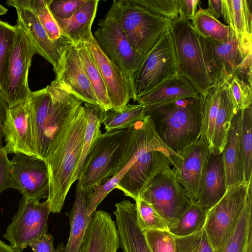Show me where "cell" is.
Wrapping results in <instances>:
<instances>
[{"instance_id": "obj_1", "label": "cell", "mask_w": 252, "mask_h": 252, "mask_svg": "<svg viewBox=\"0 0 252 252\" xmlns=\"http://www.w3.org/2000/svg\"><path fill=\"white\" fill-rule=\"evenodd\" d=\"M35 151L45 161L54 152L83 102L55 79L28 99Z\"/></svg>"}, {"instance_id": "obj_2", "label": "cell", "mask_w": 252, "mask_h": 252, "mask_svg": "<svg viewBox=\"0 0 252 252\" xmlns=\"http://www.w3.org/2000/svg\"><path fill=\"white\" fill-rule=\"evenodd\" d=\"M202 96L184 98L161 104L145 106L159 137L176 155L201 136Z\"/></svg>"}, {"instance_id": "obj_3", "label": "cell", "mask_w": 252, "mask_h": 252, "mask_svg": "<svg viewBox=\"0 0 252 252\" xmlns=\"http://www.w3.org/2000/svg\"><path fill=\"white\" fill-rule=\"evenodd\" d=\"M135 162L122 177L116 189L125 195L137 200L152 180L159 173L172 166L177 155L162 142L155 127L149 126L134 137L129 147Z\"/></svg>"}, {"instance_id": "obj_4", "label": "cell", "mask_w": 252, "mask_h": 252, "mask_svg": "<svg viewBox=\"0 0 252 252\" xmlns=\"http://www.w3.org/2000/svg\"><path fill=\"white\" fill-rule=\"evenodd\" d=\"M86 118L83 105L77 111L59 144L44 161L49 177L47 200L50 212L59 213L74 183L73 177L82 149Z\"/></svg>"}, {"instance_id": "obj_5", "label": "cell", "mask_w": 252, "mask_h": 252, "mask_svg": "<svg viewBox=\"0 0 252 252\" xmlns=\"http://www.w3.org/2000/svg\"><path fill=\"white\" fill-rule=\"evenodd\" d=\"M110 7L130 45L143 59L172 22L131 0H114Z\"/></svg>"}, {"instance_id": "obj_6", "label": "cell", "mask_w": 252, "mask_h": 252, "mask_svg": "<svg viewBox=\"0 0 252 252\" xmlns=\"http://www.w3.org/2000/svg\"><path fill=\"white\" fill-rule=\"evenodd\" d=\"M127 136L126 129L106 131L98 136L78 180L83 191H92L94 186L103 184L124 167Z\"/></svg>"}, {"instance_id": "obj_7", "label": "cell", "mask_w": 252, "mask_h": 252, "mask_svg": "<svg viewBox=\"0 0 252 252\" xmlns=\"http://www.w3.org/2000/svg\"><path fill=\"white\" fill-rule=\"evenodd\" d=\"M177 60V75L188 80L200 95H204L213 83L207 66L200 36L190 21L179 17L172 21Z\"/></svg>"}, {"instance_id": "obj_8", "label": "cell", "mask_w": 252, "mask_h": 252, "mask_svg": "<svg viewBox=\"0 0 252 252\" xmlns=\"http://www.w3.org/2000/svg\"><path fill=\"white\" fill-rule=\"evenodd\" d=\"M177 75L174 40L169 28L149 52L134 73L132 82V99L136 101L141 96Z\"/></svg>"}, {"instance_id": "obj_9", "label": "cell", "mask_w": 252, "mask_h": 252, "mask_svg": "<svg viewBox=\"0 0 252 252\" xmlns=\"http://www.w3.org/2000/svg\"><path fill=\"white\" fill-rule=\"evenodd\" d=\"M248 185L243 182L228 188L221 199L207 212L204 228L213 252H222L246 203Z\"/></svg>"}, {"instance_id": "obj_10", "label": "cell", "mask_w": 252, "mask_h": 252, "mask_svg": "<svg viewBox=\"0 0 252 252\" xmlns=\"http://www.w3.org/2000/svg\"><path fill=\"white\" fill-rule=\"evenodd\" d=\"M140 198L168 222L169 229L176 226L181 215L192 204L171 167L154 177Z\"/></svg>"}, {"instance_id": "obj_11", "label": "cell", "mask_w": 252, "mask_h": 252, "mask_svg": "<svg viewBox=\"0 0 252 252\" xmlns=\"http://www.w3.org/2000/svg\"><path fill=\"white\" fill-rule=\"evenodd\" d=\"M200 40L213 83L223 68L231 78L237 76L252 87V54L243 53L233 31L230 29L229 36L224 42H219L201 36Z\"/></svg>"}, {"instance_id": "obj_12", "label": "cell", "mask_w": 252, "mask_h": 252, "mask_svg": "<svg viewBox=\"0 0 252 252\" xmlns=\"http://www.w3.org/2000/svg\"><path fill=\"white\" fill-rule=\"evenodd\" d=\"M50 213L47 199L40 202L21 199L18 211L3 235L15 252H23L28 246L47 233Z\"/></svg>"}, {"instance_id": "obj_13", "label": "cell", "mask_w": 252, "mask_h": 252, "mask_svg": "<svg viewBox=\"0 0 252 252\" xmlns=\"http://www.w3.org/2000/svg\"><path fill=\"white\" fill-rule=\"evenodd\" d=\"M17 32L11 49L2 95L9 106L27 101L32 92L28 75L36 50L23 29L16 25Z\"/></svg>"}, {"instance_id": "obj_14", "label": "cell", "mask_w": 252, "mask_h": 252, "mask_svg": "<svg viewBox=\"0 0 252 252\" xmlns=\"http://www.w3.org/2000/svg\"><path fill=\"white\" fill-rule=\"evenodd\" d=\"M94 35L102 51L122 69L132 83L133 75L144 59L130 45L111 7L104 18L99 20Z\"/></svg>"}, {"instance_id": "obj_15", "label": "cell", "mask_w": 252, "mask_h": 252, "mask_svg": "<svg viewBox=\"0 0 252 252\" xmlns=\"http://www.w3.org/2000/svg\"><path fill=\"white\" fill-rule=\"evenodd\" d=\"M10 162L11 188L18 190L25 199L39 201L48 198L49 177L43 160L16 154Z\"/></svg>"}, {"instance_id": "obj_16", "label": "cell", "mask_w": 252, "mask_h": 252, "mask_svg": "<svg viewBox=\"0 0 252 252\" xmlns=\"http://www.w3.org/2000/svg\"><path fill=\"white\" fill-rule=\"evenodd\" d=\"M210 152L209 143L200 136L195 143L172 160V169L176 179L192 204L198 203L200 181Z\"/></svg>"}, {"instance_id": "obj_17", "label": "cell", "mask_w": 252, "mask_h": 252, "mask_svg": "<svg viewBox=\"0 0 252 252\" xmlns=\"http://www.w3.org/2000/svg\"><path fill=\"white\" fill-rule=\"evenodd\" d=\"M4 148L7 154H21L38 158L35 149L28 100L9 106L4 123Z\"/></svg>"}, {"instance_id": "obj_18", "label": "cell", "mask_w": 252, "mask_h": 252, "mask_svg": "<svg viewBox=\"0 0 252 252\" xmlns=\"http://www.w3.org/2000/svg\"><path fill=\"white\" fill-rule=\"evenodd\" d=\"M17 11L16 25L20 27L33 44L37 53L50 63L57 75L61 70L65 52L70 41L56 43L52 41L36 15L30 9L6 2Z\"/></svg>"}, {"instance_id": "obj_19", "label": "cell", "mask_w": 252, "mask_h": 252, "mask_svg": "<svg viewBox=\"0 0 252 252\" xmlns=\"http://www.w3.org/2000/svg\"><path fill=\"white\" fill-rule=\"evenodd\" d=\"M90 50L105 83L111 109H119L133 97L132 83L122 69L102 51L93 36L85 43Z\"/></svg>"}, {"instance_id": "obj_20", "label": "cell", "mask_w": 252, "mask_h": 252, "mask_svg": "<svg viewBox=\"0 0 252 252\" xmlns=\"http://www.w3.org/2000/svg\"><path fill=\"white\" fill-rule=\"evenodd\" d=\"M55 79L81 101L98 106L75 44L71 43L67 47L62 67Z\"/></svg>"}, {"instance_id": "obj_21", "label": "cell", "mask_w": 252, "mask_h": 252, "mask_svg": "<svg viewBox=\"0 0 252 252\" xmlns=\"http://www.w3.org/2000/svg\"><path fill=\"white\" fill-rule=\"evenodd\" d=\"M115 206L120 248L124 252H152L137 222L136 204L124 199Z\"/></svg>"}, {"instance_id": "obj_22", "label": "cell", "mask_w": 252, "mask_h": 252, "mask_svg": "<svg viewBox=\"0 0 252 252\" xmlns=\"http://www.w3.org/2000/svg\"><path fill=\"white\" fill-rule=\"evenodd\" d=\"M120 248L117 229L111 215L96 211L89 224L79 252H117Z\"/></svg>"}, {"instance_id": "obj_23", "label": "cell", "mask_w": 252, "mask_h": 252, "mask_svg": "<svg viewBox=\"0 0 252 252\" xmlns=\"http://www.w3.org/2000/svg\"><path fill=\"white\" fill-rule=\"evenodd\" d=\"M226 190L222 154L210 152L200 181L197 204L208 212L221 199Z\"/></svg>"}, {"instance_id": "obj_24", "label": "cell", "mask_w": 252, "mask_h": 252, "mask_svg": "<svg viewBox=\"0 0 252 252\" xmlns=\"http://www.w3.org/2000/svg\"><path fill=\"white\" fill-rule=\"evenodd\" d=\"M242 110L234 116L228 132L226 142L221 153L227 189L244 182V163L241 146Z\"/></svg>"}, {"instance_id": "obj_25", "label": "cell", "mask_w": 252, "mask_h": 252, "mask_svg": "<svg viewBox=\"0 0 252 252\" xmlns=\"http://www.w3.org/2000/svg\"><path fill=\"white\" fill-rule=\"evenodd\" d=\"M223 18L245 54L252 53V0H222Z\"/></svg>"}, {"instance_id": "obj_26", "label": "cell", "mask_w": 252, "mask_h": 252, "mask_svg": "<svg viewBox=\"0 0 252 252\" xmlns=\"http://www.w3.org/2000/svg\"><path fill=\"white\" fill-rule=\"evenodd\" d=\"M92 192L83 191L78 181L72 208L69 212L65 213L69 219L70 227L69 238L66 245L60 244L56 249V252H79L94 215L89 216L87 211L89 195Z\"/></svg>"}, {"instance_id": "obj_27", "label": "cell", "mask_w": 252, "mask_h": 252, "mask_svg": "<svg viewBox=\"0 0 252 252\" xmlns=\"http://www.w3.org/2000/svg\"><path fill=\"white\" fill-rule=\"evenodd\" d=\"M98 0H87L71 17L55 19L63 36L73 44L89 42L94 36L92 26L96 16Z\"/></svg>"}, {"instance_id": "obj_28", "label": "cell", "mask_w": 252, "mask_h": 252, "mask_svg": "<svg viewBox=\"0 0 252 252\" xmlns=\"http://www.w3.org/2000/svg\"><path fill=\"white\" fill-rule=\"evenodd\" d=\"M199 95L188 80L177 75L141 96L136 101L145 106H152Z\"/></svg>"}, {"instance_id": "obj_29", "label": "cell", "mask_w": 252, "mask_h": 252, "mask_svg": "<svg viewBox=\"0 0 252 252\" xmlns=\"http://www.w3.org/2000/svg\"><path fill=\"white\" fill-rule=\"evenodd\" d=\"M230 78L222 68L206 93L202 95L201 136L208 141L210 148L221 94L226 82Z\"/></svg>"}, {"instance_id": "obj_30", "label": "cell", "mask_w": 252, "mask_h": 252, "mask_svg": "<svg viewBox=\"0 0 252 252\" xmlns=\"http://www.w3.org/2000/svg\"><path fill=\"white\" fill-rule=\"evenodd\" d=\"M228 81L226 82L221 94L215 123L211 147V152L213 154L222 153L232 119L238 111L236 108Z\"/></svg>"}, {"instance_id": "obj_31", "label": "cell", "mask_w": 252, "mask_h": 252, "mask_svg": "<svg viewBox=\"0 0 252 252\" xmlns=\"http://www.w3.org/2000/svg\"><path fill=\"white\" fill-rule=\"evenodd\" d=\"M252 182L248 185L246 203L222 252H252Z\"/></svg>"}, {"instance_id": "obj_32", "label": "cell", "mask_w": 252, "mask_h": 252, "mask_svg": "<svg viewBox=\"0 0 252 252\" xmlns=\"http://www.w3.org/2000/svg\"><path fill=\"white\" fill-rule=\"evenodd\" d=\"M83 106L87 122L81 155L73 174V182L80 178L90 150L97 138L102 133L100 128L104 110L98 106L88 103H84Z\"/></svg>"}, {"instance_id": "obj_33", "label": "cell", "mask_w": 252, "mask_h": 252, "mask_svg": "<svg viewBox=\"0 0 252 252\" xmlns=\"http://www.w3.org/2000/svg\"><path fill=\"white\" fill-rule=\"evenodd\" d=\"M75 45L84 70L94 92L98 105L105 111L111 109L105 83L90 50L84 42Z\"/></svg>"}, {"instance_id": "obj_34", "label": "cell", "mask_w": 252, "mask_h": 252, "mask_svg": "<svg viewBox=\"0 0 252 252\" xmlns=\"http://www.w3.org/2000/svg\"><path fill=\"white\" fill-rule=\"evenodd\" d=\"M51 0H8L6 2L27 7L37 16L49 39L54 42L70 41L65 38L56 19L51 13Z\"/></svg>"}, {"instance_id": "obj_35", "label": "cell", "mask_w": 252, "mask_h": 252, "mask_svg": "<svg viewBox=\"0 0 252 252\" xmlns=\"http://www.w3.org/2000/svg\"><path fill=\"white\" fill-rule=\"evenodd\" d=\"M145 106L127 104L119 109L104 110L101 123L106 131L127 129L146 116Z\"/></svg>"}, {"instance_id": "obj_36", "label": "cell", "mask_w": 252, "mask_h": 252, "mask_svg": "<svg viewBox=\"0 0 252 252\" xmlns=\"http://www.w3.org/2000/svg\"><path fill=\"white\" fill-rule=\"evenodd\" d=\"M192 20V26L201 37L215 41H225L229 35L230 28L211 15L207 9L200 8Z\"/></svg>"}, {"instance_id": "obj_37", "label": "cell", "mask_w": 252, "mask_h": 252, "mask_svg": "<svg viewBox=\"0 0 252 252\" xmlns=\"http://www.w3.org/2000/svg\"><path fill=\"white\" fill-rule=\"evenodd\" d=\"M207 211L198 204H191L181 215L176 226L169 231L176 237L187 236L204 228Z\"/></svg>"}, {"instance_id": "obj_38", "label": "cell", "mask_w": 252, "mask_h": 252, "mask_svg": "<svg viewBox=\"0 0 252 252\" xmlns=\"http://www.w3.org/2000/svg\"><path fill=\"white\" fill-rule=\"evenodd\" d=\"M241 110V146L244 163V181L249 184L252 182V106Z\"/></svg>"}, {"instance_id": "obj_39", "label": "cell", "mask_w": 252, "mask_h": 252, "mask_svg": "<svg viewBox=\"0 0 252 252\" xmlns=\"http://www.w3.org/2000/svg\"><path fill=\"white\" fill-rule=\"evenodd\" d=\"M17 27L0 20V92L2 94Z\"/></svg>"}, {"instance_id": "obj_40", "label": "cell", "mask_w": 252, "mask_h": 252, "mask_svg": "<svg viewBox=\"0 0 252 252\" xmlns=\"http://www.w3.org/2000/svg\"><path fill=\"white\" fill-rule=\"evenodd\" d=\"M135 161V157H132L125 167L115 176L108 179L103 184L94 186L92 192L89 195V204L87 208L89 216L94 214L101 202L110 192L116 188L122 177Z\"/></svg>"}, {"instance_id": "obj_41", "label": "cell", "mask_w": 252, "mask_h": 252, "mask_svg": "<svg viewBox=\"0 0 252 252\" xmlns=\"http://www.w3.org/2000/svg\"><path fill=\"white\" fill-rule=\"evenodd\" d=\"M137 220L140 229L169 230L168 222L149 203L140 198L135 201Z\"/></svg>"}, {"instance_id": "obj_42", "label": "cell", "mask_w": 252, "mask_h": 252, "mask_svg": "<svg viewBox=\"0 0 252 252\" xmlns=\"http://www.w3.org/2000/svg\"><path fill=\"white\" fill-rule=\"evenodd\" d=\"M176 252H213L204 228L191 234L176 237Z\"/></svg>"}, {"instance_id": "obj_43", "label": "cell", "mask_w": 252, "mask_h": 252, "mask_svg": "<svg viewBox=\"0 0 252 252\" xmlns=\"http://www.w3.org/2000/svg\"><path fill=\"white\" fill-rule=\"evenodd\" d=\"M152 252H176V237L169 230H148L144 232Z\"/></svg>"}, {"instance_id": "obj_44", "label": "cell", "mask_w": 252, "mask_h": 252, "mask_svg": "<svg viewBox=\"0 0 252 252\" xmlns=\"http://www.w3.org/2000/svg\"><path fill=\"white\" fill-rule=\"evenodd\" d=\"M152 13L171 21L179 17L178 0H131Z\"/></svg>"}, {"instance_id": "obj_45", "label": "cell", "mask_w": 252, "mask_h": 252, "mask_svg": "<svg viewBox=\"0 0 252 252\" xmlns=\"http://www.w3.org/2000/svg\"><path fill=\"white\" fill-rule=\"evenodd\" d=\"M228 83L237 110L252 106V87L237 76L230 78Z\"/></svg>"}, {"instance_id": "obj_46", "label": "cell", "mask_w": 252, "mask_h": 252, "mask_svg": "<svg viewBox=\"0 0 252 252\" xmlns=\"http://www.w3.org/2000/svg\"><path fill=\"white\" fill-rule=\"evenodd\" d=\"M86 0H51L49 9L55 19H68L74 15Z\"/></svg>"}, {"instance_id": "obj_47", "label": "cell", "mask_w": 252, "mask_h": 252, "mask_svg": "<svg viewBox=\"0 0 252 252\" xmlns=\"http://www.w3.org/2000/svg\"><path fill=\"white\" fill-rule=\"evenodd\" d=\"M11 162L4 146H0V193L11 188Z\"/></svg>"}, {"instance_id": "obj_48", "label": "cell", "mask_w": 252, "mask_h": 252, "mask_svg": "<svg viewBox=\"0 0 252 252\" xmlns=\"http://www.w3.org/2000/svg\"><path fill=\"white\" fill-rule=\"evenodd\" d=\"M30 247L34 252H56L54 237L48 233L32 243Z\"/></svg>"}, {"instance_id": "obj_49", "label": "cell", "mask_w": 252, "mask_h": 252, "mask_svg": "<svg viewBox=\"0 0 252 252\" xmlns=\"http://www.w3.org/2000/svg\"><path fill=\"white\" fill-rule=\"evenodd\" d=\"M199 2V0H178L179 17L189 21L192 20Z\"/></svg>"}, {"instance_id": "obj_50", "label": "cell", "mask_w": 252, "mask_h": 252, "mask_svg": "<svg viewBox=\"0 0 252 252\" xmlns=\"http://www.w3.org/2000/svg\"><path fill=\"white\" fill-rule=\"evenodd\" d=\"M8 107L7 101L0 92V146L1 147L3 146L2 145L3 126Z\"/></svg>"}, {"instance_id": "obj_51", "label": "cell", "mask_w": 252, "mask_h": 252, "mask_svg": "<svg viewBox=\"0 0 252 252\" xmlns=\"http://www.w3.org/2000/svg\"><path fill=\"white\" fill-rule=\"evenodd\" d=\"M207 10L214 17L218 19L223 15L222 0H209Z\"/></svg>"}, {"instance_id": "obj_52", "label": "cell", "mask_w": 252, "mask_h": 252, "mask_svg": "<svg viewBox=\"0 0 252 252\" xmlns=\"http://www.w3.org/2000/svg\"><path fill=\"white\" fill-rule=\"evenodd\" d=\"M0 252H15L10 246L0 240Z\"/></svg>"}, {"instance_id": "obj_53", "label": "cell", "mask_w": 252, "mask_h": 252, "mask_svg": "<svg viewBox=\"0 0 252 252\" xmlns=\"http://www.w3.org/2000/svg\"><path fill=\"white\" fill-rule=\"evenodd\" d=\"M8 9L5 7H3L0 4V16L5 14L7 12Z\"/></svg>"}]
</instances>
